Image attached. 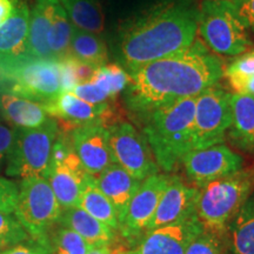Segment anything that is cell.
<instances>
[{"label":"cell","instance_id":"cell-1","mask_svg":"<svg viewBox=\"0 0 254 254\" xmlns=\"http://www.w3.org/2000/svg\"><path fill=\"white\" fill-rule=\"evenodd\" d=\"M224 68L221 59L196 39L182 52L128 71L125 103L132 112L146 117L159 106L196 97L213 86Z\"/></svg>","mask_w":254,"mask_h":254},{"label":"cell","instance_id":"cell-2","mask_svg":"<svg viewBox=\"0 0 254 254\" xmlns=\"http://www.w3.org/2000/svg\"><path fill=\"white\" fill-rule=\"evenodd\" d=\"M198 12L186 0H166L128 19L116 41L120 66L128 72L189 49L198 32Z\"/></svg>","mask_w":254,"mask_h":254},{"label":"cell","instance_id":"cell-3","mask_svg":"<svg viewBox=\"0 0 254 254\" xmlns=\"http://www.w3.org/2000/svg\"><path fill=\"white\" fill-rule=\"evenodd\" d=\"M194 110L195 97H189L159 106L145 117V139L155 163L166 172L193 150Z\"/></svg>","mask_w":254,"mask_h":254},{"label":"cell","instance_id":"cell-4","mask_svg":"<svg viewBox=\"0 0 254 254\" xmlns=\"http://www.w3.org/2000/svg\"><path fill=\"white\" fill-rule=\"evenodd\" d=\"M254 190V170H240L198 189L195 213L205 230L222 234Z\"/></svg>","mask_w":254,"mask_h":254},{"label":"cell","instance_id":"cell-5","mask_svg":"<svg viewBox=\"0 0 254 254\" xmlns=\"http://www.w3.org/2000/svg\"><path fill=\"white\" fill-rule=\"evenodd\" d=\"M0 91L45 105L63 93L58 60L24 56L0 67Z\"/></svg>","mask_w":254,"mask_h":254},{"label":"cell","instance_id":"cell-6","mask_svg":"<svg viewBox=\"0 0 254 254\" xmlns=\"http://www.w3.org/2000/svg\"><path fill=\"white\" fill-rule=\"evenodd\" d=\"M198 30L214 55L239 56L252 45L230 0H204L198 12Z\"/></svg>","mask_w":254,"mask_h":254},{"label":"cell","instance_id":"cell-7","mask_svg":"<svg viewBox=\"0 0 254 254\" xmlns=\"http://www.w3.org/2000/svg\"><path fill=\"white\" fill-rule=\"evenodd\" d=\"M58 134V122L50 118L37 128H15L14 141L7 157L6 174L21 179L46 178Z\"/></svg>","mask_w":254,"mask_h":254},{"label":"cell","instance_id":"cell-8","mask_svg":"<svg viewBox=\"0 0 254 254\" xmlns=\"http://www.w3.org/2000/svg\"><path fill=\"white\" fill-rule=\"evenodd\" d=\"M15 217L33 240L49 244L47 232L63 213L46 178L23 179L19 186Z\"/></svg>","mask_w":254,"mask_h":254},{"label":"cell","instance_id":"cell-9","mask_svg":"<svg viewBox=\"0 0 254 254\" xmlns=\"http://www.w3.org/2000/svg\"><path fill=\"white\" fill-rule=\"evenodd\" d=\"M231 94L217 84L195 97L193 150L222 144L231 126Z\"/></svg>","mask_w":254,"mask_h":254},{"label":"cell","instance_id":"cell-10","mask_svg":"<svg viewBox=\"0 0 254 254\" xmlns=\"http://www.w3.org/2000/svg\"><path fill=\"white\" fill-rule=\"evenodd\" d=\"M110 147L114 163L135 179L145 180L158 173V165L150 145L129 123H119L109 128Z\"/></svg>","mask_w":254,"mask_h":254},{"label":"cell","instance_id":"cell-11","mask_svg":"<svg viewBox=\"0 0 254 254\" xmlns=\"http://www.w3.org/2000/svg\"><path fill=\"white\" fill-rule=\"evenodd\" d=\"M182 161L187 177L198 189L209 182L243 170L244 165L241 155L222 144L201 150H190L184 155Z\"/></svg>","mask_w":254,"mask_h":254},{"label":"cell","instance_id":"cell-12","mask_svg":"<svg viewBox=\"0 0 254 254\" xmlns=\"http://www.w3.org/2000/svg\"><path fill=\"white\" fill-rule=\"evenodd\" d=\"M168 180L170 176L159 173L152 174L142 180L120 222L119 230H122L124 237L134 240V238L146 233Z\"/></svg>","mask_w":254,"mask_h":254},{"label":"cell","instance_id":"cell-13","mask_svg":"<svg viewBox=\"0 0 254 254\" xmlns=\"http://www.w3.org/2000/svg\"><path fill=\"white\" fill-rule=\"evenodd\" d=\"M46 179L64 211L79 206L85 187L94 177L86 172L72 146L62 160L50 161Z\"/></svg>","mask_w":254,"mask_h":254},{"label":"cell","instance_id":"cell-14","mask_svg":"<svg viewBox=\"0 0 254 254\" xmlns=\"http://www.w3.org/2000/svg\"><path fill=\"white\" fill-rule=\"evenodd\" d=\"M204 230L198 215L192 214L145 233L139 246L131 254H185L190 244Z\"/></svg>","mask_w":254,"mask_h":254},{"label":"cell","instance_id":"cell-15","mask_svg":"<svg viewBox=\"0 0 254 254\" xmlns=\"http://www.w3.org/2000/svg\"><path fill=\"white\" fill-rule=\"evenodd\" d=\"M71 142L82 166L92 177L116 164L110 147L109 128L103 124H87L71 129Z\"/></svg>","mask_w":254,"mask_h":254},{"label":"cell","instance_id":"cell-16","mask_svg":"<svg viewBox=\"0 0 254 254\" xmlns=\"http://www.w3.org/2000/svg\"><path fill=\"white\" fill-rule=\"evenodd\" d=\"M196 198H198V189L185 185L178 177H170L146 233L155 228L182 220L192 214H196Z\"/></svg>","mask_w":254,"mask_h":254},{"label":"cell","instance_id":"cell-17","mask_svg":"<svg viewBox=\"0 0 254 254\" xmlns=\"http://www.w3.org/2000/svg\"><path fill=\"white\" fill-rule=\"evenodd\" d=\"M44 107L50 117L68 125L71 129L87 124L104 125L112 113L109 104L87 103L72 92H63Z\"/></svg>","mask_w":254,"mask_h":254},{"label":"cell","instance_id":"cell-18","mask_svg":"<svg viewBox=\"0 0 254 254\" xmlns=\"http://www.w3.org/2000/svg\"><path fill=\"white\" fill-rule=\"evenodd\" d=\"M31 11L24 0H13V11L0 26V67L26 55Z\"/></svg>","mask_w":254,"mask_h":254},{"label":"cell","instance_id":"cell-19","mask_svg":"<svg viewBox=\"0 0 254 254\" xmlns=\"http://www.w3.org/2000/svg\"><path fill=\"white\" fill-rule=\"evenodd\" d=\"M94 184L116 207L120 226L129 201L138 190L141 182L133 178L118 164H112L94 177Z\"/></svg>","mask_w":254,"mask_h":254},{"label":"cell","instance_id":"cell-20","mask_svg":"<svg viewBox=\"0 0 254 254\" xmlns=\"http://www.w3.org/2000/svg\"><path fill=\"white\" fill-rule=\"evenodd\" d=\"M0 118L14 128H37L49 120V114L43 104L0 91Z\"/></svg>","mask_w":254,"mask_h":254},{"label":"cell","instance_id":"cell-21","mask_svg":"<svg viewBox=\"0 0 254 254\" xmlns=\"http://www.w3.org/2000/svg\"><path fill=\"white\" fill-rule=\"evenodd\" d=\"M232 142L247 153H254V95L231 94Z\"/></svg>","mask_w":254,"mask_h":254},{"label":"cell","instance_id":"cell-22","mask_svg":"<svg viewBox=\"0 0 254 254\" xmlns=\"http://www.w3.org/2000/svg\"><path fill=\"white\" fill-rule=\"evenodd\" d=\"M59 0H37L30 14L26 55L37 59H52L47 34ZM55 60V59H53Z\"/></svg>","mask_w":254,"mask_h":254},{"label":"cell","instance_id":"cell-23","mask_svg":"<svg viewBox=\"0 0 254 254\" xmlns=\"http://www.w3.org/2000/svg\"><path fill=\"white\" fill-rule=\"evenodd\" d=\"M58 222L64 227L77 232L93 247H109L114 239L112 228L97 220L79 206L64 209Z\"/></svg>","mask_w":254,"mask_h":254},{"label":"cell","instance_id":"cell-24","mask_svg":"<svg viewBox=\"0 0 254 254\" xmlns=\"http://www.w3.org/2000/svg\"><path fill=\"white\" fill-rule=\"evenodd\" d=\"M72 26L77 30L101 34L105 28V15L100 0H59Z\"/></svg>","mask_w":254,"mask_h":254},{"label":"cell","instance_id":"cell-25","mask_svg":"<svg viewBox=\"0 0 254 254\" xmlns=\"http://www.w3.org/2000/svg\"><path fill=\"white\" fill-rule=\"evenodd\" d=\"M230 247L233 254H254V194L241 206L230 224Z\"/></svg>","mask_w":254,"mask_h":254},{"label":"cell","instance_id":"cell-26","mask_svg":"<svg viewBox=\"0 0 254 254\" xmlns=\"http://www.w3.org/2000/svg\"><path fill=\"white\" fill-rule=\"evenodd\" d=\"M68 57L78 62L101 66L106 64L107 47L98 34L90 33L73 27Z\"/></svg>","mask_w":254,"mask_h":254},{"label":"cell","instance_id":"cell-27","mask_svg":"<svg viewBox=\"0 0 254 254\" xmlns=\"http://www.w3.org/2000/svg\"><path fill=\"white\" fill-rule=\"evenodd\" d=\"M79 207L86 211L88 214L100 222L112 228L119 230V219L117 209L111 200L95 186L94 179L90 182L82 192Z\"/></svg>","mask_w":254,"mask_h":254},{"label":"cell","instance_id":"cell-28","mask_svg":"<svg viewBox=\"0 0 254 254\" xmlns=\"http://www.w3.org/2000/svg\"><path fill=\"white\" fill-rule=\"evenodd\" d=\"M73 26L69 19L64 11L63 6L58 2L51 21L47 45L51 57L55 60H63L68 57L69 44H71Z\"/></svg>","mask_w":254,"mask_h":254},{"label":"cell","instance_id":"cell-29","mask_svg":"<svg viewBox=\"0 0 254 254\" xmlns=\"http://www.w3.org/2000/svg\"><path fill=\"white\" fill-rule=\"evenodd\" d=\"M90 81L97 85L112 99L120 92L125 91L128 85L129 75L123 66L116 65V64H111V65L104 64L97 68L93 78Z\"/></svg>","mask_w":254,"mask_h":254},{"label":"cell","instance_id":"cell-30","mask_svg":"<svg viewBox=\"0 0 254 254\" xmlns=\"http://www.w3.org/2000/svg\"><path fill=\"white\" fill-rule=\"evenodd\" d=\"M50 249L52 254H87L93 246L77 232L62 226L53 234Z\"/></svg>","mask_w":254,"mask_h":254},{"label":"cell","instance_id":"cell-31","mask_svg":"<svg viewBox=\"0 0 254 254\" xmlns=\"http://www.w3.org/2000/svg\"><path fill=\"white\" fill-rule=\"evenodd\" d=\"M28 233L17 217L0 212V249L28 240Z\"/></svg>","mask_w":254,"mask_h":254},{"label":"cell","instance_id":"cell-32","mask_svg":"<svg viewBox=\"0 0 254 254\" xmlns=\"http://www.w3.org/2000/svg\"><path fill=\"white\" fill-rule=\"evenodd\" d=\"M185 254H226L220 234L204 230L187 247Z\"/></svg>","mask_w":254,"mask_h":254},{"label":"cell","instance_id":"cell-33","mask_svg":"<svg viewBox=\"0 0 254 254\" xmlns=\"http://www.w3.org/2000/svg\"><path fill=\"white\" fill-rule=\"evenodd\" d=\"M19 186L11 180L0 177V212L14 213L18 202Z\"/></svg>","mask_w":254,"mask_h":254},{"label":"cell","instance_id":"cell-34","mask_svg":"<svg viewBox=\"0 0 254 254\" xmlns=\"http://www.w3.org/2000/svg\"><path fill=\"white\" fill-rule=\"evenodd\" d=\"M228 78H247L254 75V55L251 52L232 62L226 68H224V74Z\"/></svg>","mask_w":254,"mask_h":254},{"label":"cell","instance_id":"cell-35","mask_svg":"<svg viewBox=\"0 0 254 254\" xmlns=\"http://www.w3.org/2000/svg\"><path fill=\"white\" fill-rule=\"evenodd\" d=\"M71 92L74 95H77L78 98L91 104H109V101L111 100L109 95L92 81L78 84Z\"/></svg>","mask_w":254,"mask_h":254},{"label":"cell","instance_id":"cell-36","mask_svg":"<svg viewBox=\"0 0 254 254\" xmlns=\"http://www.w3.org/2000/svg\"><path fill=\"white\" fill-rule=\"evenodd\" d=\"M247 31L254 33V0H230Z\"/></svg>","mask_w":254,"mask_h":254},{"label":"cell","instance_id":"cell-37","mask_svg":"<svg viewBox=\"0 0 254 254\" xmlns=\"http://www.w3.org/2000/svg\"><path fill=\"white\" fill-rule=\"evenodd\" d=\"M15 128L0 120V165L7 160V157L13 145Z\"/></svg>","mask_w":254,"mask_h":254},{"label":"cell","instance_id":"cell-38","mask_svg":"<svg viewBox=\"0 0 254 254\" xmlns=\"http://www.w3.org/2000/svg\"><path fill=\"white\" fill-rule=\"evenodd\" d=\"M0 254H52L50 245L33 240L27 244H18Z\"/></svg>","mask_w":254,"mask_h":254},{"label":"cell","instance_id":"cell-39","mask_svg":"<svg viewBox=\"0 0 254 254\" xmlns=\"http://www.w3.org/2000/svg\"><path fill=\"white\" fill-rule=\"evenodd\" d=\"M227 81L236 94L254 95V75L247 78H228Z\"/></svg>","mask_w":254,"mask_h":254},{"label":"cell","instance_id":"cell-40","mask_svg":"<svg viewBox=\"0 0 254 254\" xmlns=\"http://www.w3.org/2000/svg\"><path fill=\"white\" fill-rule=\"evenodd\" d=\"M13 11V0H0V26L6 23Z\"/></svg>","mask_w":254,"mask_h":254},{"label":"cell","instance_id":"cell-41","mask_svg":"<svg viewBox=\"0 0 254 254\" xmlns=\"http://www.w3.org/2000/svg\"><path fill=\"white\" fill-rule=\"evenodd\" d=\"M87 254H112L109 247H93Z\"/></svg>","mask_w":254,"mask_h":254},{"label":"cell","instance_id":"cell-42","mask_svg":"<svg viewBox=\"0 0 254 254\" xmlns=\"http://www.w3.org/2000/svg\"><path fill=\"white\" fill-rule=\"evenodd\" d=\"M251 53H252V55H254V50H252V51H250Z\"/></svg>","mask_w":254,"mask_h":254},{"label":"cell","instance_id":"cell-43","mask_svg":"<svg viewBox=\"0 0 254 254\" xmlns=\"http://www.w3.org/2000/svg\"><path fill=\"white\" fill-rule=\"evenodd\" d=\"M0 119H1V118H0Z\"/></svg>","mask_w":254,"mask_h":254}]
</instances>
